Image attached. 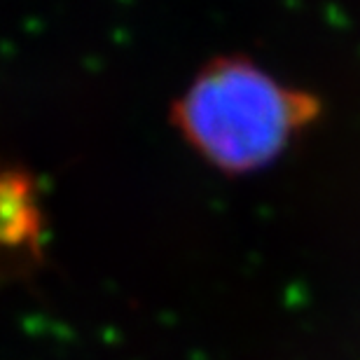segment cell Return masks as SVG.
Returning a JSON list of instances; mask_svg holds the SVG:
<instances>
[{
  "instance_id": "1",
  "label": "cell",
  "mask_w": 360,
  "mask_h": 360,
  "mask_svg": "<svg viewBox=\"0 0 360 360\" xmlns=\"http://www.w3.org/2000/svg\"><path fill=\"white\" fill-rule=\"evenodd\" d=\"M319 115V98L246 56L208 61L171 108L192 153L229 176L269 167Z\"/></svg>"
}]
</instances>
